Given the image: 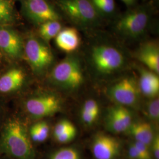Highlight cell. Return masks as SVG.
I'll return each instance as SVG.
<instances>
[{
    "label": "cell",
    "mask_w": 159,
    "mask_h": 159,
    "mask_svg": "<svg viewBox=\"0 0 159 159\" xmlns=\"http://www.w3.org/2000/svg\"><path fill=\"white\" fill-rule=\"evenodd\" d=\"M3 145L6 151L18 159H33L34 149L23 124L12 120L6 125Z\"/></svg>",
    "instance_id": "cell-1"
},
{
    "label": "cell",
    "mask_w": 159,
    "mask_h": 159,
    "mask_svg": "<svg viewBox=\"0 0 159 159\" xmlns=\"http://www.w3.org/2000/svg\"><path fill=\"white\" fill-rule=\"evenodd\" d=\"M58 5L68 18L80 26L91 27L98 21L99 13L91 0H58Z\"/></svg>",
    "instance_id": "cell-2"
},
{
    "label": "cell",
    "mask_w": 159,
    "mask_h": 159,
    "mask_svg": "<svg viewBox=\"0 0 159 159\" xmlns=\"http://www.w3.org/2000/svg\"><path fill=\"white\" fill-rule=\"evenodd\" d=\"M51 77L58 84L66 89L79 87L83 81V74L79 58L74 56L65 58L52 70Z\"/></svg>",
    "instance_id": "cell-3"
},
{
    "label": "cell",
    "mask_w": 159,
    "mask_h": 159,
    "mask_svg": "<svg viewBox=\"0 0 159 159\" xmlns=\"http://www.w3.org/2000/svg\"><path fill=\"white\" fill-rule=\"evenodd\" d=\"M150 13L144 7L127 12L116 24V30L120 34L129 38H137L144 33L150 21Z\"/></svg>",
    "instance_id": "cell-4"
},
{
    "label": "cell",
    "mask_w": 159,
    "mask_h": 159,
    "mask_svg": "<svg viewBox=\"0 0 159 159\" xmlns=\"http://www.w3.org/2000/svg\"><path fill=\"white\" fill-rule=\"evenodd\" d=\"M92 62L97 70L102 74H110L121 68L125 59L120 51L113 46H94L91 51Z\"/></svg>",
    "instance_id": "cell-5"
},
{
    "label": "cell",
    "mask_w": 159,
    "mask_h": 159,
    "mask_svg": "<svg viewBox=\"0 0 159 159\" xmlns=\"http://www.w3.org/2000/svg\"><path fill=\"white\" fill-rule=\"evenodd\" d=\"M25 54L30 65L34 71L40 73L51 64L53 56L50 48L40 40L31 37L27 41Z\"/></svg>",
    "instance_id": "cell-6"
},
{
    "label": "cell",
    "mask_w": 159,
    "mask_h": 159,
    "mask_svg": "<svg viewBox=\"0 0 159 159\" xmlns=\"http://www.w3.org/2000/svg\"><path fill=\"white\" fill-rule=\"evenodd\" d=\"M139 93V85L131 77L120 80L108 90V95L111 99L124 107L134 106L138 101Z\"/></svg>",
    "instance_id": "cell-7"
},
{
    "label": "cell",
    "mask_w": 159,
    "mask_h": 159,
    "mask_svg": "<svg viewBox=\"0 0 159 159\" xmlns=\"http://www.w3.org/2000/svg\"><path fill=\"white\" fill-rule=\"evenodd\" d=\"M23 10L24 15L35 24L59 21L60 18L58 13L46 0L23 1Z\"/></svg>",
    "instance_id": "cell-8"
},
{
    "label": "cell",
    "mask_w": 159,
    "mask_h": 159,
    "mask_svg": "<svg viewBox=\"0 0 159 159\" xmlns=\"http://www.w3.org/2000/svg\"><path fill=\"white\" fill-rule=\"evenodd\" d=\"M92 153L96 159H116L121 152L119 140L105 134H98L92 143Z\"/></svg>",
    "instance_id": "cell-9"
},
{
    "label": "cell",
    "mask_w": 159,
    "mask_h": 159,
    "mask_svg": "<svg viewBox=\"0 0 159 159\" xmlns=\"http://www.w3.org/2000/svg\"><path fill=\"white\" fill-rule=\"evenodd\" d=\"M25 107L31 115L36 117H43L52 115L58 111L61 104L57 97L45 95L29 99Z\"/></svg>",
    "instance_id": "cell-10"
},
{
    "label": "cell",
    "mask_w": 159,
    "mask_h": 159,
    "mask_svg": "<svg viewBox=\"0 0 159 159\" xmlns=\"http://www.w3.org/2000/svg\"><path fill=\"white\" fill-rule=\"evenodd\" d=\"M109 130L115 133H121L129 130L132 123V116L129 110L122 106H116L109 110L107 120Z\"/></svg>",
    "instance_id": "cell-11"
},
{
    "label": "cell",
    "mask_w": 159,
    "mask_h": 159,
    "mask_svg": "<svg viewBox=\"0 0 159 159\" xmlns=\"http://www.w3.org/2000/svg\"><path fill=\"white\" fill-rule=\"evenodd\" d=\"M23 42L16 31L5 27L0 28V48L12 58L21 57L23 52Z\"/></svg>",
    "instance_id": "cell-12"
},
{
    "label": "cell",
    "mask_w": 159,
    "mask_h": 159,
    "mask_svg": "<svg viewBox=\"0 0 159 159\" xmlns=\"http://www.w3.org/2000/svg\"><path fill=\"white\" fill-rule=\"evenodd\" d=\"M139 60L157 74L159 73V49L156 43L148 42L143 44L138 50Z\"/></svg>",
    "instance_id": "cell-13"
},
{
    "label": "cell",
    "mask_w": 159,
    "mask_h": 159,
    "mask_svg": "<svg viewBox=\"0 0 159 159\" xmlns=\"http://www.w3.org/2000/svg\"><path fill=\"white\" fill-rule=\"evenodd\" d=\"M139 90L145 96L154 98L159 93V78L158 75L153 71L141 68L140 70Z\"/></svg>",
    "instance_id": "cell-14"
},
{
    "label": "cell",
    "mask_w": 159,
    "mask_h": 159,
    "mask_svg": "<svg viewBox=\"0 0 159 159\" xmlns=\"http://www.w3.org/2000/svg\"><path fill=\"white\" fill-rule=\"evenodd\" d=\"M56 44L62 51L72 52L76 50L80 44V37L77 30L68 27L61 30L56 37Z\"/></svg>",
    "instance_id": "cell-15"
},
{
    "label": "cell",
    "mask_w": 159,
    "mask_h": 159,
    "mask_svg": "<svg viewBox=\"0 0 159 159\" xmlns=\"http://www.w3.org/2000/svg\"><path fill=\"white\" fill-rule=\"evenodd\" d=\"M25 80V74L21 69L12 68L0 77V92L10 93L20 88Z\"/></svg>",
    "instance_id": "cell-16"
},
{
    "label": "cell",
    "mask_w": 159,
    "mask_h": 159,
    "mask_svg": "<svg viewBox=\"0 0 159 159\" xmlns=\"http://www.w3.org/2000/svg\"><path fill=\"white\" fill-rule=\"evenodd\" d=\"M135 141L146 144L150 146L153 140V130L152 125L148 123L140 122L132 124L129 129Z\"/></svg>",
    "instance_id": "cell-17"
},
{
    "label": "cell",
    "mask_w": 159,
    "mask_h": 159,
    "mask_svg": "<svg viewBox=\"0 0 159 159\" xmlns=\"http://www.w3.org/2000/svg\"><path fill=\"white\" fill-rule=\"evenodd\" d=\"M62 30V25L58 20L49 21L40 24L39 33L41 37L46 41L56 38Z\"/></svg>",
    "instance_id": "cell-18"
},
{
    "label": "cell",
    "mask_w": 159,
    "mask_h": 159,
    "mask_svg": "<svg viewBox=\"0 0 159 159\" xmlns=\"http://www.w3.org/2000/svg\"><path fill=\"white\" fill-rule=\"evenodd\" d=\"M14 20L11 4L8 0H0V24H10Z\"/></svg>",
    "instance_id": "cell-19"
},
{
    "label": "cell",
    "mask_w": 159,
    "mask_h": 159,
    "mask_svg": "<svg viewBox=\"0 0 159 159\" xmlns=\"http://www.w3.org/2000/svg\"><path fill=\"white\" fill-rule=\"evenodd\" d=\"M50 159H80V155L75 148L67 147L57 150Z\"/></svg>",
    "instance_id": "cell-20"
},
{
    "label": "cell",
    "mask_w": 159,
    "mask_h": 159,
    "mask_svg": "<svg viewBox=\"0 0 159 159\" xmlns=\"http://www.w3.org/2000/svg\"><path fill=\"white\" fill-rule=\"evenodd\" d=\"M98 13L110 14L115 10L114 0H91Z\"/></svg>",
    "instance_id": "cell-21"
},
{
    "label": "cell",
    "mask_w": 159,
    "mask_h": 159,
    "mask_svg": "<svg viewBox=\"0 0 159 159\" xmlns=\"http://www.w3.org/2000/svg\"><path fill=\"white\" fill-rule=\"evenodd\" d=\"M148 117L157 121L159 119V100L156 98L148 103Z\"/></svg>",
    "instance_id": "cell-22"
},
{
    "label": "cell",
    "mask_w": 159,
    "mask_h": 159,
    "mask_svg": "<svg viewBox=\"0 0 159 159\" xmlns=\"http://www.w3.org/2000/svg\"><path fill=\"white\" fill-rule=\"evenodd\" d=\"M74 125L71 121H68L67 120H63L58 122L54 127V137L56 138L57 137L59 136L65 131L68 130L69 129L73 127Z\"/></svg>",
    "instance_id": "cell-23"
},
{
    "label": "cell",
    "mask_w": 159,
    "mask_h": 159,
    "mask_svg": "<svg viewBox=\"0 0 159 159\" xmlns=\"http://www.w3.org/2000/svg\"><path fill=\"white\" fill-rule=\"evenodd\" d=\"M76 134H77V130L75 127L74 126L71 129L65 131L64 133H63L59 136L57 137L55 139L57 140V142L61 143V144H66L72 141L75 138Z\"/></svg>",
    "instance_id": "cell-24"
},
{
    "label": "cell",
    "mask_w": 159,
    "mask_h": 159,
    "mask_svg": "<svg viewBox=\"0 0 159 159\" xmlns=\"http://www.w3.org/2000/svg\"><path fill=\"white\" fill-rule=\"evenodd\" d=\"M142 159H152V153L149 147L144 143L135 141L133 142Z\"/></svg>",
    "instance_id": "cell-25"
},
{
    "label": "cell",
    "mask_w": 159,
    "mask_h": 159,
    "mask_svg": "<svg viewBox=\"0 0 159 159\" xmlns=\"http://www.w3.org/2000/svg\"><path fill=\"white\" fill-rule=\"evenodd\" d=\"M35 125L39 132L40 136V143L43 142L48 138L49 134V127L44 121L39 122Z\"/></svg>",
    "instance_id": "cell-26"
},
{
    "label": "cell",
    "mask_w": 159,
    "mask_h": 159,
    "mask_svg": "<svg viewBox=\"0 0 159 159\" xmlns=\"http://www.w3.org/2000/svg\"><path fill=\"white\" fill-rule=\"evenodd\" d=\"M82 110L90 112L98 117L99 111H100V108H99L98 104L97 103L96 101L93 99H89L84 102Z\"/></svg>",
    "instance_id": "cell-27"
},
{
    "label": "cell",
    "mask_w": 159,
    "mask_h": 159,
    "mask_svg": "<svg viewBox=\"0 0 159 159\" xmlns=\"http://www.w3.org/2000/svg\"><path fill=\"white\" fill-rule=\"evenodd\" d=\"M81 117L83 123L87 125H91L97 119V116L84 110H81Z\"/></svg>",
    "instance_id": "cell-28"
},
{
    "label": "cell",
    "mask_w": 159,
    "mask_h": 159,
    "mask_svg": "<svg viewBox=\"0 0 159 159\" xmlns=\"http://www.w3.org/2000/svg\"><path fill=\"white\" fill-rule=\"evenodd\" d=\"M150 146L152 147V153L154 159H159V136L158 134L154 135Z\"/></svg>",
    "instance_id": "cell-29"
},
{
    "label": "cell",
    "mask_w": 159,
    "mask_h": 159,
    "mask_svg": "<svg viewBox=\"0 0 159 159\" xmlns=\"http://www.w3.org/2000/svg\"><path fill=\"white\" fill-rule=\"evenodd\" d=\"M128 154L129 157L130 159H142L133 143L130 144L129 146Z\"/></svg>",
    "instance_id": "cell-30"
},
{
    "label": "cell",
    "mask_w": 159,
    "mask_h": 159,
    "mask_svg": "<svg viewBox=\"0 0 159 159\" xmlns=\"http://www.w3.org/2000/svg\"><path fill=\"white\" fill-rule=\"evenodd\" d=\"M120 1H121L123 3H125V5L128 7H131L133 6L136 1V0H120Z\"/></svg>",
    "instance_id": "cell-31"
},
{
    "label": "cell",
    "mask_w": 159,
    "mask_h": 159,
    "mask_svg": "<svg viewBox=\"0 0 159 159\" xmlns=\"http://www.w3.org/2000/svg\"><path fill=\"white\" fill-rule=\"evenodd\" d=\"M23 1H31V0H23Z\"/></svg>",
    "instance_id": "cell-32"
}]
</instances>
